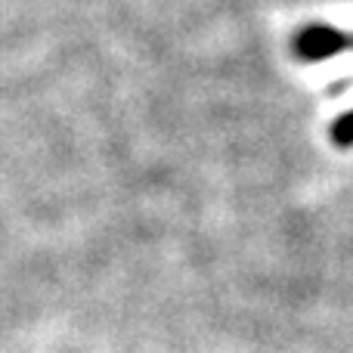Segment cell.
Here are the masks:
<instances>
[{"instance_id":"obj_1","label":"cell","mask_w":353,"mask_h":353,"mask_svg":"<svg viewBox=\"0 0 353 353\" xmlns=\"http://www.w3.org/2000/svg\"><path fill=\"white\" fill-rule=\"evenodd\" d=\"M347 47H353V37L332 28V25H307V28H301L298 37H294V53L307 62L332 59V56L344 53Z\"/></svg>"},{"instance_id":"obj_2","label":"cell","mask_w":353,"mask_h":353,"mask_svg":"<svg viewBox=\"0 0 353 353\" xmlns=\"http://www.w3.org/2000/svg\"><path fill=\"white\" fill-rule=\"evenodd\" d=\"M332 137H335L338 146H350V143H353V112H350V115H344V118H338Z\"/></svg>"}]
</instances>
